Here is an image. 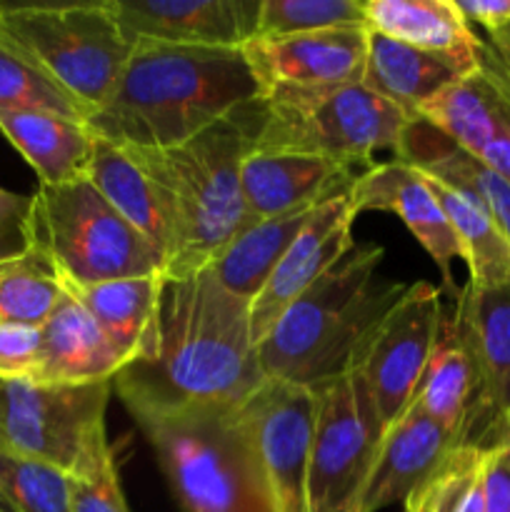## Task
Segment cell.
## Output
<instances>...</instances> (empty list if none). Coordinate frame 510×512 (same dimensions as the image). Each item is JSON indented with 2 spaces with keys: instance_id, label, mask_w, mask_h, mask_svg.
<instances>
[{
  "instance_id": "6da1fadb",
  "label": "cell",
  "mask_w": 510,
  "mask_h": 512,
  "mask_svg": "<svg viewBox=\"0 0 510 512\" xmlns=\"http://www.w3.org/2000/svg\"><path fill=\"white\" fill-rule=\"evenodd\" d=\"M250 303L225 290L210 270L165 285L160 353L113 378L133 418L203 405H240L260 383Z\"/></svg>"
},
{
  "instance_id": "ffe728a7",
  "label": "cell",
  "mask_w": 510,
  "mask_h": 512,
  "mask_svg": "<svg viewBox=\"0 0 510 512\" xmlns=\"http://www.w3.org/2000/svg\"><path fill=\"white\" fill-rule=\"evenodd\" d=\"M165 285L168 280L163 273H150L65 290L88 310L128 368L158 358Z\"/></svg>"
},
{
  "instance_id": "e0dca14e",
  "label": "cell",
  "mask_w": 510,
  "mask_h": 512,
  "mask_svg": "<svg viewBox=\"0 0 510 512\" xmlns=\"http://www.w3.org/2000/svg\"><path fill=\"white\" fill-rule=\"evenodd\" d=\"M453 315L480 375L478 445L485 448V435H493V445L503 443L510 413V280L493 288L465 285L455 295Z\"/></svg>"
},
{
  "instance_id": "8fae6325",
  "label": "cell",
  "mask_w": 510,
  "mask_h": 512,
  "mask_svg": "<svg viewBox=\"0 0 510 512\" xmlns=\"http://www.w3.org/2000/svg\"><path fill=\"white\" fill-rule=\"evenodd\" d=\"M440 295V288L425 280L408 285L355 353L353 368L373 398L383 430L413 405L443 320Z\"/></svg>"
},
{
  "instance_id": "7c38bea8",
  "label": "cell",
  "mask_w": 510,
  "mask_h": 512,
  "mask_svg": "<svg viewBox=\"0 0 510 512\" xmlns=\"http://www.w3.org/2000/svg\"><path fill=\"white\" fill-rule=\"evenodd\" d=\"M258 473L275 512H308L315 393L308 385L263 380L238 405Z\"/></svg>"
},
{
  "instance_id": "5b68a950",
  "label": "cell",
  "mask_w": 510,
  "mask_h": 512,
  "mask_svg": "<svg viewBox=\"0 0 510 512\" xmlns=\"http://www.w3.org/2000/svg\"><path fill=\"white\" fill-rule=\"evenodd\" d=\"M133 420L183 512H275L238 405H203Z\"/></svg>"
},
{
  "instance_id": "44dd1931",
  "label": "cell",
  "mask_w": 510,
  "mask_h": 512,
  "mask_svg": "<svg viewBox=\"0 0 510 512\" xmlns=\"http://www.w3.org/2000/svg\"><path fill=\"white\" fill-rule=\"evenodd\" d=\"M413 403H418L458 445H478L480 375L453 310L443 313L438 340Z\"/></svg>"
},
{
  "instance_id": "e575fe53",
  "label": "cell",
  "mask_w": 510,
  "mask_h": 512,
  "mask_svg": "<svg viewBox=\"0 0 510 512\" xmlns=\"http://www.w3.org/2000/svg\"><path fill=\"white\" fill-rule=\"evenodd\" d=\"M0 110H48L83 120V110L33 63L0 40Z\"/></svg>"
},
{
  "instance_id": "603a6c76",
  "label": "cell",
  "mask_w": 510,
  "mask_h": 512,
  "mask_svg": "<svg viewBox=\"0 0 510 512\" xmlns=\"http://www.w3.org/2000/svg\"><path fill=\"white\" fill-rule=\"evenodd\" d=\"M393 153L400 163L440 180L480 205L510 240V183L483 160L458 148L423 118L410 120Z\"/></svg>"
},
{
  "instance_id": "7bdbcfd3",
  "label": "cell",
  "mask_w": 510,
  "mask_h": 512,
  "mask_svg": "<svg viewBox=\"0 0 510 512\" xmlns=\"http://www.w3.org/2000/svg\"><path fill=\"white\" fill-rule=\"evenodd\" d=\"M0 512H15L13 508H10V503L3 498V495H0Z\"/></svg>"
},
{
  "instance_id": "ac0fdd59",
  "label": "cell",
  "mask_w": 510,
  "mask_h": 512,
  "mask_svg": "<svg viewBox=\"0 0 510 512\" xmlns=\"http://www.w3.org/2000/svg\"><path fill=\"white\" fill-rule=\"evenodd\" d=\"M353 180L348 165L288 150H248L240 165V188L250 223L323 203L350 190Z\"/></svg>"
},
{
  "instance_id": "d590c367",
  "label": "cell",
  "mask_w": 510,
  "mask_h": 512,
  "mask_svg": "<svg viewBox=\"0 0 510 512\" xmlns=\"http://www.w3.org/2000/svg\"><path fill=\"white\" fill-rule=\"evenodd\" d=\"M70 478V512H130L108 435L90 448Z\"/></svg>"
},
{
  "instance_id": "f35d334b",
  "label": "cell",
  "mask_w": 510,
  "mask_h": 512,
  "mask_svg": "<svg viewBox=\"0 0 510 512\" xmlns=\"http://www.w3.org/2000/svg\"><path fill=\"white\" fill-rule=\"evenodd\" d=\"M483 512H510V443L485 448Z\"/></svg>"
},
{
  "instance_id": "f1b7e54d",
  "label": "cell",
  "mask_w": 510,
  "mask_h": 512,
  "mask_svg": "<svg viewBox=\"0 0 510 512\" xmlns=\"http://www.w3.org/2000/svg\"><path fill=\"white\" fill-rule=\"evenodd\" d=\"M318 205L320 203L303 205L275 218L255 220L248 228L240 230L233 243L205 270H210L225 290L250 303L268 283L275 265L283 260L293 240L298 238L300 228L308 223Z\"/></svg>"
},
{
  "instance_id": "52a82bcc",
  "label": "cell",
  "mask_w": 510,
  "mask_h": 512,
  "mask_svg": "<svg viewBox=\"0 0 510 512\" xmlns=\"http://www.w3.org/2000/svg\"><path fill=\"white\" fill-rule=\"evenodd\" d=\"M30 248L55 265L65 288L163 273L158 250L85 175L35 190Z\"/></svg>"
},
{
  "instance_id": "ab89813d",
  "label": "cell",
  "mask_w": 510,
  "mask_h": 512,
  "mask_svg": "<svg viewBox=\"0 0 510 512\" xmlns=\"http://www.w3.org/2000/svg\"><path fill=\"white\" fill-rule=\"evenodd\" d=\"M480 40H483L478 55L480 70L510 108V25L498 33H485V38Z\"/></svg>"
},
{
  "instance_id": "8d00e7d4",
  "label": "cell",
  "mask_w": 510,
  "mask_h": 512,
  "mask_svg": "<svg viewBox=\"0 0 510 512\" xmlns=\"http://www.w3.org/2000/svg\"><path fill=\"white\" fill-rule=\"evenodd\" d=\"M40 358V328L0 323V380H33Z\"/></svg>"
},
{
  "instance_id": "74e56055",
  "label": "cell",
  "mask_w": 510,
  "mask_h": 512,
  "mask_svg": "<svg viewBox=\"0 0 510 512\" xmlns=\"http://www.w3.org/2000/svg\"><path fill=\"white\" fill-rule=\"evenodd\" d=\"M30 210H33V195L0 188V260L13 258L30 248Z\"/></svg>"
},
{
  "instance_id": "836d02e7",
  "label": "cell",
  "mask_w": 510,
  "mask_h": 512,
  "mask_svg": "<svg viewBox=\"0 0 510 512\" xmlns=\"http://www.w3.org/2000/svg\"><path fill=\"white\" fill-rule=\"evenodd\" d=\"M0 495L15 512H70L68 473L0 448Z\"/></svg>"
},
{
  "instance_id": "9c48e42d",
  "label": "cell",
  "mask_w": 510,
  "mask_h": 512,
  "mask_svg": "<svg viewBox=\"0 0 510 512\" xmlns=\"http://www.w3.org/2000/svg\"><path fill=\"white\" fill-rule=\"evenodd\" d=\"M308 512H355L383 440V423L358 370L315 385Z\"/></svg>"
},
{
  "instance_id": "b9f144b4",
  "label": "cell",
  "mask_w": 510,
  "mask_h": 512,
  "mask_svg": "<svg viewBox=\"0 0 510 512\" xmlns=\"http://www.w3.org/2000/svg\"><path fill=\"white\" fill-rule=\"evenodd\" d=\"M503 440H508L510 443V413H508V418H505V425H503Z\"/></svg>"
},
{
  "instance_id": "83f0119b",
  "label": "cell",
  "mask_w": 510,
  "mask_h": 512,
  "mask_svg": "<svg viewBox=\"0 0 510 512\" xmlns=\"http://www.w3.org/2000/svg\"><path fill=\"white\" fill-rule=\"evenodd\" d=\"M415 118H423L458 148L480 158L485 148L510 130V108L495 85L478 70L455 80L420 105Z\"/></svg>"
},
{
  "instance_id": "d4e9b609",
  "label": "cell",
  "mask_w": 510,
  "mask_h": 512,
  "mask_svg": "<svg viewBox=\"0 0 510 512\" xmlns=\"http://www.w3.org/2000/svg\"><path fill=\"white\" fill-rule=\"evenodd\" d=\"M0 133L38 173L40 185L83 178L95 145L83 120L48 110H0Z\"/></svg>"
},
{
  "instance_id": "ba28073f",
  "label": "cell",
  "mask_w": 510,
  "mask_h": 512,
  "mask_svg": "<svg viewBox=\"0 0 510 512\" xmlns=\"http://www.w3.org/2000/svg\"><path fill=\"white\" fill-rule=\"evenodd\" d=\"M410 115L363 83L315 90H273L260 98L250 150L320 155L353 168L378 150H395Z\"/></svg>"
},
{
  "instance_id": "2e32d148",
  "label": "cell",
  "mask_w": 510,
  "mask_h": 512,
  "mask_svg": "<svg viewBox=\"0 0 510 512\" xmlns=\"http://www.w3.org/2000/svg\"><path fill=\"white\" fill-rule=\"evenodd\" d=\"M350 203L358 215L368 210L398 215L413 238L423 245L425 253L433 258L435 268L443 275V288L453 298L458 295L450 265L455 258L463 260V253L423 173L400 160L370 165L365 173L355 175L350 185Z\"/></svg>"
},
{
  "instance_id": "4dcf8cb0",
  "label": "cell",
  "mask_w": 510,
  "mask_h": 512,
  "mask_svg": "<svg viewBox=\"0 0 510 512\" xmlns=\"http://www.w3.org/2000/svg\"><path fill=\"white\" fill-rule=\"evenodd\" d=\"M63 295L58 270L40 250L0 260V323L40 328Z\"/></svg>"
},
{
  "instance_id": "9a60e30c",
  "label": "cell",
  "mask_w": 510,
  "mask_h": 512,
  "mask_svg": "<svg viewBox=\"0 0 510 512\" xmlns=\"http://www.w3.org/2000/svg\"><path fill=\"white\" fill-rule=\"evenodd\" d=\"M250 70L273 90H315L360 83L368 53V30L338 28L318 33L253 38L243 45Z\"/></svg>"
},
{
  "instance_id": "4316f807",
  "label": "cell",
  "mask_w": 510,
  "mask_h": 512,
  "mask_svg": "<svg viewBox=\"0 0 510 512\" xmlns=\"http://www.w3.org/2000/svg\"><path fill=\"white\" fill-rule=\"evenodd\" d=\"M365 30L430 53L478 60L480 35L455 0H363Z\"/></svg>"
},
{
  "instance_id": "7a4b0ae2",
  "label": "cell",
  "mask_w": 510,
  "mask_h": 512,
  "mask_svg": "<svg viewBox=\"0 0 510 512\" xmlns=\"http://www.w3.org/2000/svg\"><path fill=\"white\" fill-rule=\"evenodd\" d=\"M263 95L243 48L140 43L85 125L123 148L165 150Z\"/></svg>"
},
{
  "instance_id": "d6986e66",
  "label": "cell",
  "mask_w": 510,
  "mask_h": 512,
  "mask_svg": "<svg viewBox=\"0 0 510 512\" xmlns=\"http://www.w3.org/2000/svg\"><path fill=\"white\" fill-rule=\"evenodd\" d=\"M455 445L458 443L418 403L410 405L383 433L355 512H380L405 503Z\"/></svg>"
},
{
  "instance_id": "30bf717a",
  "label": "cell",
  "mask_w": 510,
  "mask_h": 512,
  "mask_svg": "<svg viewBox=\"0 0 510 512\" xmlns=\"http://www.w3.org/2000/svg\"><path fill=\"white\" fill-rule=\"evenodd\" d=\"M113 380L40 385L0 380V448L75 473L105 430Z\"/></svg>"
},
{
  "instance_id": "7402d4cb",
  "label": "cell",
  "mask_w": 510,
  "mask_h": 512,
  "mask_svg": "<svg viewBox=\"0 0 510 512\" xmlns=\"http://www.w3.org/2000/svg\"><path fill=\"white\" fill-rule=\"evenodd\" d=\"M125 368L88 310L65 290L58 308L40 325V358L30 383L95 385Z\"/></svg>"
},
{
  "instance_id": "d6a6232c",
  "label": "cell",
  "mask_w": 510,
  "mask_h": 512,
  "mask_svg": "<svg viewBox=\"0 0 510 512\" xmlns=\"http://www.w3.org/2000/svg\"><path fill=\"white\" fill-rule=\"evenodd\" d=\"M365 28L363 0H260L255 38Z\"/></svg>"
},
{
  "instance_id": "3957f363",
  "label": "cell",
  "mask_w": 510,
  "mask_h": 512,
  "mask_svg": "<svg viewBox=\"0 0 510 512\" xmlns=\"http://www.w3.org/2000/svg\"><path fill=\"white\" fill-rule=\"evenodd\" d=\"M258 120L260 98H255L175 148H128L163 195L170 228L163 265L168 283L210 268L250 225L240 165L258 133Z\"/></svg>"
},
{
  "instance_id": "5bb4252c",
  "label": "cell",
  "mask_w": 510,
  "mask_h": 512,
  "mask_svg": "<svg viewBox=\"0 0 510 512\" xmlns=\"http://www.w3.org/2000/svg\"><path fill=\"white\" fill-rule=\"evenodd\" d=\"M130 45L243 48L255 38L260 0H108Z\"/></svg>"
},
{
  "instance_id": "4fadbf2b",
  "label": "cell",
  "mask_w": 510,
  "mask_h": 512,
  "mask_svg": "<svg viewBox=\"0 0 510 512\" xmlns=\"http://www.w3.org/2000/svg\"><path fill=\"white\" fill-rule=\"evenodd\" d=\"M358 213L350 203V190L320 203L300 228L268 283L250 300V330L255 348L273 330L280 315L328 270H333L355 248L353 223Z\"/></svg>"
},
{
  "instance_id": "cb8c5ba5",
  "label": "cell",
  "mask_w": 510,
  "mask_h": 512,
  "mask_svg": "<svg viewBox=\"0 0 510 512\" xmlns=\"http://www.w3.org/2000/svg\"><path fill=\"white\" fill-rule=\"evenodd\" d=\"M480 60L430 53L368 30V53L360 83L415 118L420 105L455 80L475 73Z\"/></svg>"
},
{
  "instance_id": "484cf974",
  "label": "cell",
  "mask_w": 510,
  "mask_h": 512,
  "mask_svg": "<svg viewBox=\"0 0 510 512\" xmlns=\"http://www.w3.org/2000/svg\"><path fill=\"white\" fill-rule=\"evenodd\" d=\"M85 178L158 250L165 265L170 228L163 195H160L155 180L135 160V155L128 148H120V145L108 143V140L95 135L93 153L85 165Z\"/></svg>"
},
{
  "instance_id": "60d3db41",
  "label": "cell",
  "mask_w": 510,
  "mask_h": 512,
  "mask_svg": "<svg viewBox=\"0 0 510 512\" xmlns=\"http://www.w3.org/2000/svg\"><path fill=\"white\" fill-rule=\"evenodd\" d=\"M470 25H480L485 33H498L510 25V0H455Z\"/></svg>"
},
{
  "instance_id": "8992f818",
  "label": "cell",
  "mask_w": 510,
  "mask_h": 512,
  "mask_svg": "<svg viewBox=\"0 0 510 512\" xmlns=\"http://www.w3.org/2000/svg\"><path fill=\"white\" fill-rule=\"evenodd\" d=\"M0 40L70 95L85 120L108 100L133 55L108 0L0 3Z\"/></svg>"
},
{
  "instance_id": "f546056e",
  "label": "cell",
  "mask_w": 510,
  "mask_h": 512,
  "mask_svg": "<svg viewBox=\"0 0 510 512\" xmlns=\"http://www.w3.org/2000/svg\"><path fill=\"white\" fill-rule=\"evenodd\" d=\"M430 190L438 198L450 228L460 243L465 265H468L473 288H493V285L510 280V240L505 238L503 230L495 225V220L485 213L480 205L465 198L458 190L448 188L440 180L428 178Z\"/></svg>"
},
{
  "instance_id": "277c9868",
  "label": "cell",
  "mask_w": 510,
  "mask_h": 512,
  "mask_svg": "<svg viewBox=\"0 0 510 512\" xmlns=\"http://www.w3.org/2000/svg\"><path fill=\"white\" fill-rule=\"evenodd\" d=\"M383 255L380 245H355L280 315L258 343L265 380L315 388L353 368L360 345L408 288L380 278Z\"/></svg>"
},
{
  "instance_id": "1f68e13d",
  "label": "cell",
  "mask_w": 510,
  "mask_h": 512,
  "mask_svg": "<svg viewBox=\"0 0 510 512\" xmlns=\"http://www.w3.org/2000/svg\"><path fill=\"white\" fill-rule=\"evenodd\" d=\"M480 445H455L428 480L405 500V512H483Z\"/></svg>"
}]
</instances>
